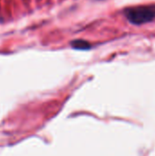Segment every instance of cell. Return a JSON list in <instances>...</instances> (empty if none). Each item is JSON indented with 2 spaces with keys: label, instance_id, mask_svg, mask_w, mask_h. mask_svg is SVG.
I'll use <instances>...</instances> for the list:
<instances>
[{
  "label": "cell",
  "instance_id": "7a4b0ae2",
  "mask_svg": "<svg viewBox=\"0 0 155 156\" xmlns=\"http://www.w3.org/2000/svg\"><path fill=\"white\" fill-rule=\"evenodd\" d=\"M70 45L73 48L76 49H81V50H86L90 49L91 48V45L90 42L83 40V39H75L70 42Z\"/></svg>",
  "mask_w": 155,
  "mask_h": 156
},
{
  "label": "cell",
  "instance_id": "6da1fadb",
  "mask_svg": "<svg viewBox=\"0 0 155 156\" xmlns=\"http://www.w3.org/2000/svg\"><path fill=\"white\" fill-rule=\"evenodd\" d=\"M127 19L134 25H142L155 17V5H138L129 7L124 11Z\"/></svg>",
  "mask_w": 155,
  "mask_h": 156
}]
</instances>
